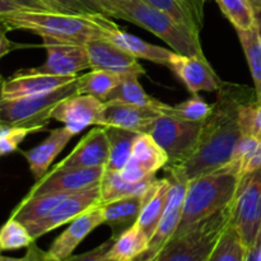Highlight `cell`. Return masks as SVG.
<instances>
[{
	"mask_svg": "<svg viewBox=\"0 0 261 261\" xmlns=\"http://www.w3.org/2000/svg\"><path fill=\"white\" fill-rule=\"evenodd\" d=\"M256 98L255 92L240 84L223 82L217 91L212 112L203 122L193 152L182 163L166 166V176L191 181L205 173L221 170L231 160L241 139L240 109L247 101Z\"/></svg>",
	"mask_w": 261,
	"mask_h": 261,
	"instance_id": "cell-1",
	"label": "cell"
},
{
	"mask_svg": "<svg viewBox=\"0 0 261 261\" xmlns=\"http://www.w3.org/2000/svg\"><path fill=\"white\" fill-rule=\"evenodd\" d=\"M9 31H27L41 38H53L84 45L97 38H109V35L119 25L99 13L70 14L48 9L20 10L0 18Z\"/></svg>",
	"mask_w": 261,
	"mask_h": 261,
	"instance_id": "cell-2",
	"label": "cell"
},
{
	"mask_svg": "<svg viewBox=\"0 0 261 261\" xmlns=\"http://www.w3.org/2000/svg\"><path fill=\"white\" fill-rule=\"evenodd\" d=\"M240 178L228 171L217 170L189 181L180 226L173 237L219 213L232 203Z\"/></svg>",
	"mask_w": 261,
	"mask_h": 261,
	"instance_id": "cell-3",
	"label": "cell"
},
{
	"mask_svg": "<svg viewBox=\"0 0 261 261\" xmlns=\"http://www.w3.org/2000/svg\"><path fill=\"white\" fill-rule=\"evenodd\" d=\"M119 19L127 20L153 33L165 41L175 53L206 60L200 42V33L143 0H129Z\"/></svg>",
	"mask_w": 261,
	"mask_h": 261,
	"instance_id": "cell-4",
	"label": "cell"
},
{
	"mask_svg": "<svg viewBox=\"0 0 261 261\" xmlns=\"http://www.w3.org/2000/svg\"><path fill=\"white\" fill-rule=\"evenodd\" d=\"M232 206L214 214L181 236L172 237L162 250L145 261H205L221 234L231 223Z\"/></svg>",
	"mask_w": 261,
	"mask_h": 261,
	"instance_id": "cell-5",
	"label": "cell"
},
{
	"mask_svg": "<svg viewBox=\"0 0 261 261\" xmlns=\"http://www.w3.org/2000/svg\"><path fill=\"white\" fill-rule=\"evenodd\" d=\"M78 79V78H76ZM78 93L76 81L55 91L18 99H0V120L3 124L27 127L35 133L46 129L54 109L66 97Z\"/></svg>",
	"mask_w": 261,
	"mask_h": 261,
	"instance_id": "cell-6",
	"label": "cell"
},
{
	"mask_svg": "<svg viewBox=\"0 0 261 261\" xmlns=\"http://www.w3.org/2000/svg\"><path fill=\"white\" fill-rule=\"evenodd\" d=\"M231 206V224L247 250L261 229V170L240 178Z\"/></svg>",
	"mask_w": 261,
	"mask_h": 261,
	"instance_id": "cell-7",
	"label": "cell"
},
{
	"mask_svg": "<svg viewBox=\"0 0 261 261\" xmlns=\"http://www.w3.org/2000/svg\"><path fill=\"white\" fill-rule=\"evenodd\" d=\"M203 122L160 115L147 134H149L167 153L168 163L166 166H177L193 152Z\"/></svg>",
	"mask_w": 261,
	"mask_h": 261,
	"instance_id": "cell-8",
	"label": "cell"
},
{
	"mask_svg": "<svg viewBox=\"0 0 261 261\" xmlns=\"http://www.w3.org/2000/svg\"><path fill=\"white\" fill-rule=\"evenodd\" d=\"M101 203L99 196V184L93 188L86 189V190L78 191V193L70 194L68 198L64 199L48 216L45 218L36 221L33 223L27 224V229L30 231L33 240L40 239L43 234L54 231L63 224L70 223L73 219L81 216L92 206Z\"/></svg>",
	"mask_w": 261,
	"mask_h": 261,
	"instance_id": "cell-9",
	"label": "cell"
},
{
	"mask_svg": "<svg viewBox=\"0 0 261 261\" xmlns=\"http://www.w3.org/2000/svg\"><path fill=\"white\" fill-rule=\"evenodd\" d=\"M106 167L53 168L41 180L36 181L25 196L51 193L73 194L98 185Z\"/></svg>",
	"mask_w": 261,
	"mask_h": 261,
	"instance_id": "cell-10",
	"label": "cell"
},
{
	"mask_svg": "<svg viewBox=\"0 0 261 261\" xmlns=\"http://www.w3.org/2000/svg\"><path fill=\"white\" fill-rule=\"evenodd\" d=\"M166 177L170 180L167 204H166V208L160 219V223H158L152 239L149 240L148 250L137 261L149 260L150 257L158 254L165 247V245L172 239L180 226L189 182L177 177H168V176Z\"/></svg>",
	"mask_w": 261,
	"mask_h": 261,
	"instance_id": "cell-11",
	"label": "cell"
},
{
	"mask_svg": "<svg viewBox=\"0 0 261 261\" xmlns=\"http://www.w3.org/2000/svg\"><path fill=\"white\" fill-rule=\"evenodd\" d=\"M46 50V60L42 65L33 68L36 71L51 75L73 76L84 69H91L88 54L84 45L42 38Z\"/></svg>",
	"mask_w": 261,
	"mask_h": 261,
	"instance_id": "cell-12",
	"label": "cell"
},
{
	"mask_svg": "<svg viewBox=\"0 0 261 261\" xmlns=\"http://www.w3.org/2000/svg\"><path fill=\"white\" fill-rule=\"evenodd\" d=\"M89 65L93 70H106L119 75H143L144 68L135 56L107 38H97L84 43Z\"/></svg>",
	"mask_w": 261,
	"mask_h": 261,
	"instance_id": "cell-13",
	"label": "cell"
},
{
	"mask_svg": "<svg viewBox=\"0 0 261 261\" xmlns=\"http://www.w3.org/2000/svg\"><path fill=\"white\" fill-rule=\"evenodd\" d=\"M78 75L63 76L42 74L33 68L18 70L8 79L3 81L0 86V99H18L24 97L37 96L46 92L55 91L76 81Z\"/></svg>",
	"mask_w": 261,
	"mask_h": 261,
	"instance_id": "cell-14",
	"label": "cell"
},
{
	"mask_svg": "<svg viewBox=\"0 0 261 261\" xmlns=\"http://www.w3.org/2000/svg\"><path fill=\"white\" fill-rule=\"evenodd\" d=\"M167 68L185 84L191 94L217 92L223 83L209 61L196 56L181 55L173 51Z\"/></svg>",
	"mask_w": 261,
	"mask_h": 261,
	"instance_id": "cell-15",
	"label": "cell"
},
{
	"mask_svg": "<svg viewBox=\"0 0 261 261\" xmlns=\"http://www.w3.org/2000/svg\"><path fill=\"white\" fill-rule=\"evenodd\" d=\"M161 112L154 107L138 106L120 101L103 102L98 125L103 127H119L139 134L147 133Z\"/></svg>",
	"mask_w": 261,
	"mask_h": 261,
	"instance_id": "cell-16",
	"label": "cell"
},
{
	"mask_svg": "<svg viewBox=\"0 0 261 261\" xmlns=\"http://www.w3.org/2000/svg\"><path fill=\"white\" fill-rule=\"evenodd\" d=\"M102 106L103 102L91 94L75 93L58 103L51 114V120L61 122L76 135L92 125H98Z\"/></svg>",
	"mask_w": 261,
	"mask_h": 261,
	"instance_id": "cell-17",
	"label": "cell"
},
{
	"mask_svg": "<svg viewBox=\"0 0 261 261\" xmlns=\"http://www.w3.org/2000/svg\"><path fill=\"white\" fill-rule=\"evenodd\" d=\"M110 158V142L106 127L89 130L73 150L54 168L106 167Z\"/></svg>",
	"mask_w": 261,
	"mask_h": 261,
	"instance_id": "cell-18",
	"label": "cell"
},
{
	"mask_svg": "<svg viewBox=\"0 0 261 261\" xmlns=\"http://www.w3.org/2000/svg\"><path fill=\"white\" fill-rule=\"evenodd\" d=\"M101 224H105V219L101 205L97 204L73 219L69 223L68 228L56 237L50 249L47 250L48 257L60 261L71 256L81 242Z\"/></svg>",
	"mask_w": 261,
	"mask_h": 261,
	"instance_id": "cell-19",
	"label": "cell"
},
{
	"mask_svg": "<svg viewBox=\"0 0 261 261\" xmlns=\"http://www.w3.org/2000/svg\"><path fill=\"white\" fill-rule=\"evenodd\" d=\"M74 137L75 135L65 126L58 127L51 130L48 137L42 143L31 148L30 150L22 152L36 181L41 180L48 172V168L53 165L55 158L63 152L64 148Z\"/></svg>",
	"mask_w": 261,
	"mask_h": 261,
	"instance_id": "cell-20",
	"label": "cell"
},
{
	"mask_svg": "<svg viewBox=\"0 0 261 261\" xmlns=\"http://www.w3.org/2000/svg\"><path fill=\"white\" fill-rule=\"evenodd\" d=\"M144 196L145 194L116 199L109 203H99L105 224L111 228L112 239L116 240L120 234L124 233L137 223L140 211H142Z\"/></svg>",
	"mask_w": 261,
	"mask_h": 261,
	"instance_id": "cell-21",
	"label": "cell"
},
{
	"mask_svg": "<svg viewBox=\"0 0 261 261\" xmlns=\"http://www.w3.org/2000/svg\"><path fill=\"white\" fill-rule=\"evenodd\" d=\"M168 191H170V180L165 178H155L148 191L145 193L144 201H143L140 216L138 218L137 224L142 228L148 236V239H152L155 228H157L160 219L162 217L163 211L166 208L168 198Z\"/></svg>",
	"mask_w": 261,
	"mask_h": 261,
	"instance_id": "cell-22",
	"label": "cell"
},
{
	"mask_svg": "<svg viewBox=\"0 0 261 261\" xmlns=\"http://www.w3.org/2000/svg\"><path fill=\"white\" fill-rule=\"evenodd\" d=\"M107 40L119 45L120 47L126 50L137 59H144V60L152 61V63L160 64L163 66H168L170 59L173 54L172 50L147 42L132 33L125 32L120 27L112 31Z\"/></svg>",
	"mask_w": 261,
	"mask_h": 261,
	"instance_id": "cell-23",
	"label": "cell"
},
{
	"mask_svg": "<svg viewBox=\"0 0 261 261\" xmlns=\"http://www.w3.org/2000/svg\"><path fill=\"white\" fill-rule=\"evenodd\" d=\"M129 162L147 176L153 177L158 171L166 167L168 155L149 134L143 133L135 140Z\"/></svg>",
	"mask_w": 261,
	"mask_h": 261,
	"instance_id": "cell-24",
	"label": "cell"
},
{
	"mask_svg": "<svg viewBox=\"0 0 261 261\" xmlns=\"http://www.w3.org/2000/svg\"><path fill=\"white\" fill-rule=\"evenodd\" d=\"M222 168L236 175L239 178L261 170V139L242 135L229 162Z\"/></svg>",
	"mask_w": 261,
	"mask_h": 261,
	"instance_id": "cell-25",
	"label": "cell"
},
{
	"mask_svg": "<svg viewBox=\"0 0 261 261\" xmlns=\"http://www.w3.org/2000/svg\"><path fill=\"white\" fill-rule=\"evenodd\" d=\"M74 194V193H73ZM70 194L66 193H51L42 194V195L25 196L14 209H13L10 217L24 226L33 223L36 221L45 218L51 213L61 201Z\"/></svg>",
	"mask_w": 261,
	"mask_h": 261,
	"instance_id": "cell-26",
	"label": "cell"
},
{
	"mask_svg": "<svg viewBox=\"0 0 261 261\" xmlns=\"http://www.w3.org/2000/svg\"><path fill=\"white\" fill-rule=\"evenodd\" d=\"M154 178L142 181V182H130L121 176L117 171L105 170L99 181V196L101 203L116 200V199L127 198V196L143 195L148 191Z\"/></svg>",
	"mask_w": 261,
	"mask_h": 261,
	"instance_id": "cell-27",
	"label": "cell"
},
{
	"mask_svg": "<svg viewBox=\"0 0 261 261\" xmlns=\"http://www.w3.org/2000/svg\"><path fill=\"white\" fill-rule=\"evenodd\" d=\"M149 239L137 223L120 234L107 251L111 261H137L148 250Z\"/></svg>",
	"mask_w": 261,
	"mask_h": 261,
	"instance_id": "cell-28",
	"label": "cell"
},
{
	"mask_svg": "<svg viewBox=\"0 0 261 261\" xmlns=\"http://www.w3.org/2000/svg\"><path fill=\"white\" fill-rule=\"evenodd\" d=\"M106 130L110 142V158L106 170L120 172L132 157L133 147L139 133L119 127H106Z\"/></svg>",
	"mask_w": 261,
	"mask_h": 261,
	"instance_id": "cell-29",
	"label": "cell"
},
{
	"mask_svg": "<svg viewBox=\"0 0 261 261\" xmlns=\"http://www.w3.org/2000/svg\"><path fill=\"white\" fill-rule=\"evenodd\" d=\"M138 75H124L117 84L116 88L106 97L105 102L107 101H120L126 103L138 105V106L154 107L158 111L163 102L150 97L144 91L142 84L139 83Z\"/></svg>",
	"mask_w": 261,
	"mask_h": 261,
	"instance_id": "cell-30",
	"label": "cell"
},
{
	"mask_svg": "<svg viewBox=\"0 0 261 261\" xmlns=\"http://www.w3.org/2000/svg\"><path fill=\"white\" fill-rule=\"evenodd\" d=\"M124 75L110 73L106 70H93L78 75L76 86L79 94H91L105 102L106 97L114 91Z\"/></svg>",
	"mask_w": 261,
	"mask_h": 261,
	"instance_id": "cell-31",
	"label": "cell"
},
{
	"mask_svg": "<svg viewBox=\"0 0 261 261\" xmlns=\"http://www.w3.org/2000/svg\"><path fill=\"white\" fill-rule=\"evenodd\" d=\"M237 36L254 81L255 97L261 102V40L257 25L250 31H240Z\"/></svg>",
	"mask_w": 261,
	"mask_h": 261,
	"instance_id": "cell-32",
	"label": "cell"
},
{
	"mask_svg": "<svg viewBox=\"0 0 261 261\" xmlns=\"http://www.w3.org/2000/svg\"><path fill=\"white\" fill-rule=\"evenodd\" d=\"M236 32L256 27V12L251 0H214Z\"/></svg>",
	"mask_w": 261,
	"mask_h": 261,
	"instance_id": "cell-33",
	"label": "cell"
},
{
	"mask_svg": "<svg viewBox=\"0 0 261 261\" xmlns=\"http://www.w3.org/2000/svg\"><path fill=\"white\" fill-rule=\"evenodd\" d=\"M246 249L240 239L239 233L231 223L227 226L223 233L214 245L213 250L205 261H245Z\"/></svg>",
	"mask_w": 261,
	"mask_h": 261,
	"instance_id": "cell-34",
	"label": "cell"
},
{
	"mask_svg": "<svg viewBox=\"0 0 261 261\" xmlns=\"http://www.w3.org/2000/svg\"><path fill=\"white\" fill-rule=\"evenodd\" d=\"M158 111L161 112V115H167L189 121H205L212 112V105L206 103L199 94H193L190 98L175 106L162 103Z\"/></svg>",
	"mask_w": 261,
	"mask_h": 261,
	"instance_id": "cell-35",
	"label": "cell"
},
{
	"mask_svg": "<svg viewBox=\"0 0 261 261\" xmlns=\"http://www.w3.org/2000/svg\"><path fill=\"white\" fill-rule=\"evenodd\" d=\"M35 242L30 231L23 223L9 217L7 222L0 228V250L10 251L28 247Z\"/></svg>",
	"mask_w": 261,
	"mask_h": 261,
	"instance_id": "cell-36",
	"label": "cell"
},
{
	"mask_svg": "<svg viewBox=\"0 0 261 261\" xmlns=\"http://www.w3.org/2000/svg\"><path fill=\"white\" fill-rule=\"evenodd\" d=\"M240 129L242 135L261 139V102L256 98L245 102L240 109Z\"/></svg>",
	"mask_w": 261,
	"mask_h": 261,
	"instance_id": "cell-37",
	"label": "cell"
},
{
	"mask_svg": "<svg viewBox=\"0 0 261 261\" xmlns=\"http://www.w3.org/2000/svg\"><path fill=\"white\" fill-rule=\"evenodd\" d=\"M32 133L35 132L27 127L3 124L0 126V155H7L18 150L20 143Z\"/></svg>",
	"mask_w": 261,
	"mask_h": 261,
	"instance_id": "cell-38",
	"label": "cell"
},
{
	"mask_svg": "<svg viewBox=\"0 0 261 261\" xmlns=\"http://www.w3.org/2000/svg\"><path fill=\"white\" fill-rule=\"evenodd\" d=\"M143 2L149 4L150 7L155 8V9L161 10V12L167 13L168 15L175 18L176 20L186 24L188 27H190L191 30L195 31V32L200 33L198 30H196L193 20L190 19L189 14L186 13V10L181 7V4L177 2V0H143Z\"/></svg>",
	"mask_w": 261,
	"mask_h": 261,
	"instance_id": "cell-39",
	"label": "cell"
},
{
	"mask_svg": "<svg viewBox=\"0 0 261 261\" xmlns=\"http://www.w3.org/2000/svg\"><path fill=\"white\" fill-rule=\"evenodd\" d=\"M93 13L105 14L110 18L119 19L129 0H81Z\"/></svg>",
	"mask_w": 261,
	"mask_h": 261,
	"instance_id": "cell-40",
	"label": "cell"
},
{
	"mask_svg": "<svg viewBox=\"0 0 261 261\" xmlns=\"http://www.w3.org/2000/svg\"><path fill=\"white\" fill-rule=\"evenodd\" d=\"M42 3L48 10L60 13H70V14H93L88 7L81 0H38Z\"/></svg>",
	"mask_w": 261,
	"mask_h": 261,
	"instance_id": "cell-41",
	"label": "cell"
},
{
	"mask_svg": "<svg viewBox=\"0 0 261 261\" xmlns=\"http://www.w3.org/2000/svg\"><path fill=\"white\" fill-rule=\"evenodd\" d=\"M47 9L38 0H0V18L20 10Z\"/></svg>",
	"mask_w": 261,
	"mask_h": 261,
	"instance_id": "cell-42",
	"label": "cell"
},
{
	"mask_svg": "<svg viewBox=\"0 0 261 261\" xmlns=\"http://www.w3.org/2000/svg\"><path fill=\"white\" fill-rule=\"evenodd\" d=\"M115 240L112 237H110L107 241H105L103 244L98 245L97 247H94L93 250H89V251L83 252L81 255H71V256L66 257V259L60 260V261H111L107 259L106 254L110 250V247L112 246ZM51 261H55L51 259Z\"/></svg>",
	"mask_w": 261,
	"mask_h": 261,
	"instance_id": "cell-43",
	"label": "cell"
},
{
	"mask_svg": "<svg viewBox=\"0 0 261 261\" xmlns=\"http://www.w3.org/2000/svg\"><path fill=\"white\" fill-rule=\"evenodd\" d=\"M181 7L186 10L190 19L199 32H201L204 27V7L205 0H177Z\"/></svg>",
	"mask_w": 261,
	"mask_h": 261,
	"instance_id": "cell-44",
	"label": "cell"
},
{
	"mask_svg": "<svg viewBox=\"0 0 261 261\" xmlns=\"http://www.w3.org/2000/svg\"><path fill=\"white\" fill-rule=\"evenodd\" d=\"M0 261H51L47 251H43L36 245V241L32 242L27 247V252L23 257H9L0 255Z\"/></svg>",
	"mask_w": 261,
	"mask_h": 261,
	"instance_id": "cell-45",
	"label": "cell"
},
{
	"mask_svg": "<svg viewBox=\"0 0 261 261\" xmlns=\"http://www.w3.org/2000/svg\"><path fill=\"white\" fill-rule=\"evenodd\" d=\"M8 32H9V28H8L4 23L0 22V60H2L5 55H8V54L12 53L13 50H15L17 47H20V45L12 42V41L8 38Z\"/></svg>",
	"mask_w": 261,
	"mask_h": 261,
	"instance_id": "cell-46",
	"label": "cell"
},
{
	"mask_svg": "<svg viewBox=\"0 0 261 261\" xmlns=\"http://www.w3.org/2000/svg\"><path fill=\"white\" fill-rule=\"evenodd\" d=\"M245 261H261V229L254 244L246 250V260Z\"/></svg>",
	"mask_w": 261,
	"mask_h": 261,
	"instance_id": "cell-47",
	"label": "cell"
},
{
	"mask_svg": "<svg viewBox=\"0 0 261 261\" xmlns=\"http://www.w3.org/2000/svg\"><path fill=\"white\" fill-rule=\"evenodd\" d=\"M255 12H256V25L261 35V7H255Z\"/></svg>",
	"mask_w": 261,
	"mask_h": 261,
	"instance_id": "cell-48",
	"label": "cell"
},
{
	"mask_svg": "<svg viewBox=\"0 0 261 261\" xmlns=\"http://www.w3.org/2000/svg\"><path fill=\"white\" fill-rule=\"evenodd\" d=\"M255 7H261V0H251Z\"/></svg>",
	"mask_w": 261,
	"mask_h": 261,
	"instance_id": "cell-49",
	"label": "cell"
},
{
	"mask_svg": "<svg viewBox=\"0 0 261 261\" xmlns=\"http://www.w3.org/2000/svg\"><path fill=\"white\" fill-rule=\"evenodd\" d=\"M2 125H3V121H2V120H0V126H2Z\"/></svg>",
	"mask_w": 261,
	"mask_h": 261,
	"instance_id": "cell-50",
	"label": "cell"
},
{
	"mask_svg": "<svg viewBox=\"0 0 261 261\" xmlns=\"http://www.w3.org/2000/svg\"><path fill=\"white\" fill-rule=\"evenodd\" d=\"M0 255H2V250H0Z\"/></svg>",
	"mask_w": 261,
	"mask_h": 261,
	"instance_id": "cell-51",
	"label": "cell"
},
{
	"mask_svg": "<svg viewBox=\"0 0 261 261\" xmlns=\"http://www.w3.org/2000/svg\"><path fill=\"white\" fill-rule=\"evenodd\" d=\"M0 79H2V75H0Z\"/></svg>",
	"mask_w": 261,
	"mask_h": 261,
	"instance_id": "cell-52",
	"label": "cell"
},
{
	"mask_svg": "<svg viewBox=\"0 0 261 261\" xmlns=\"http://www.w3.org/2000/svg\"><path fill=\"white\" fill-rule=\"evenodd\" d=\"M260 40H261V35H260Z\"/></svg>",
	"mask_w": 261,
	"mask_h": 261,
	"instance_id": "cell-53",
	"label": "cell"
},
{
	"mask_svg": "<svg viewBox=\"0 0 261 261\" xmlns=\"http://www.w3.org/2000/svg\"><path fill=\"white\" fill-rule=\"evenodd\" d=\"M205 2H206V0H205Z\"/></svg>",
	"mask_w": 261,
	"mask_h": 261,
	"instance_id": "cell-54",
	"label": "cell"
}]
</instances>
